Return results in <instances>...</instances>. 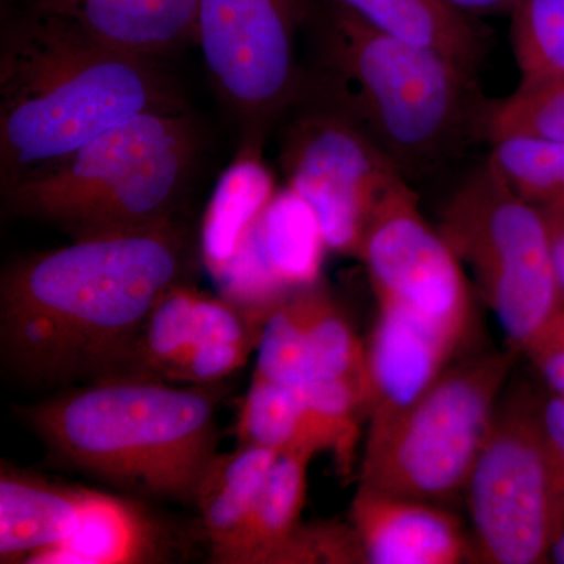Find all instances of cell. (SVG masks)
Instances as JSON below:
<instances>
[{"instance_id": "cell-15", "label": "cell", "mask_w": 564, "mask_h": 564, "mask_svg": "<svg viewBox=\"0 0 564 564\" xmlns=\"http://www.w3.org/2000/svg\"><path fill=\"white\" fill-rule=\"evenodd\" d=\"M199 0H36L111 50L155 61L195 43Z\"/></svg>"}, {"instance_id": "cell-5", "label": "cell", "mask_w": 564, "mask_h": 564, "mask_svg": "<svg viewBox=\"0 0 564 564\" xmlns=\"http://www.w3.org/2000/svg\"><path fill=\"white\" fill-rule=\"evenodd\" d=\"M199 154L202 132L187 110L150 111L11 185L3 203L73 240L141 231L174 220Z\"/></svg>"}, {"instance_id": "cell-8", "label": "cell", "mask_w": 564, "mask_h": 564, "mask_svg": "<svg viewBox=\"0 0 564 564\" xmlns=\"http://www.w3.org/2000/svg\"><path fill=\"white\" fill-rule=\"evenodd\" d=\"M313 0H199L195 43L240 147L262 150L270 129L306 96L300 32Z\"/></svg>"}, {"instance_id": "cell-29", "label": "cell", "mask_w": 564, "mask_h": 564, "mask_svg": "<svg viewBox=\"0 0 564 564\" xmlns=\"http://www.w3.org/2000/svg\"><path fill=\"white\" fill-rule=\"evenodd\" d=\"M292 293L274 304L267 317L256 350L254 373L274 383L302 388L313 383L314 377Z\"/></svg>"}, {"instance_id": "cell-3", "label": "cell", "mask_w": 564, "mask_h": 564, "mask_svg": "<svg viewBox=\"0 0 564 564\" xmlns=\"http://www.w3.org/2000/svg\"><path fill=\"white\" fill-rule=\"evenodd\" d=\"M304 101L355 122L410 182L488 140L492 107L477 74L454 58L375 31L332 2L315 32Z\"/></svg>"}, {"instance_id": "cell-16", "label": "cell", "mask_w": 564, "mask_h": 564, "mask_svg": "<svg viewBox=\"0 0 564 564\" xmlns=\"http://www.w3.org/2000/svg\"><path fill=\"white\" fill-rule=\"evenodd\" d=\"M87 488L52 484L2 463L0 473V562L31 556L68 540L80 524Z\"/></svg>"}, {"instance_id": "cell-35", "label": "cell", "mask_w": 564, "mask_h": 564, "mask_svg": "<svg viewBox=\"0 0 564 564\" xmlns=\"http://www.w3.org/2000/svg\"><path fill=\"white\" fill-rule=\"evenodd\" d=\"M562 315H563V318H564V310H563V313H562Z\"/></svg>"}, {"instance_id": "cell-20", "label": "cell", "mask_w": 564, "mask_h": 564, "mask_svg": "<svg viewBox=\"0 0 564 564\" xmlns=\"http://www.w3.org/2000/svg\"><path fill=\"white\" fill-rule=\"evenodd\" d=\"M317 452H284L278 456L258 502L220 564H284L293 538L302 529L310 466Z\"/></svg>"}, {"instance_id": "cell-24", "label": "cell", "mask_w": 564, "mask_h": 564, "mask_svg": "<svg viewBox=\"0 0 564 564\" xmlns=\"http://www.w3.org/2000/svg\"><path fill=\"white\" fill-rule=\"evenodd\" d=\"M202 291L182 281L152 307L122 377L152 378L174 383L195 343Z\"/></svg>"}, {"instance_id": "cell-6", "label": "cell", "mask_w": 564, "mask_h": 564, "mask_svg": "<svg viewBox=\"0 0 564 564\" xmlns=\"http://www.w3.org/2000/svg\"><path fill=\"white\" fill-rule=\"evenodd\" d=\"M437 229L464 269L473 270L510 348L524 352L564 310L543 210L485 162L445 203Z\"/></svg>"}, {"instance_id": "cell-7", "label": "cell", "mask_w": 564, "mask_h": 564, "mask_svg": "<svg viewBox=\"0 0 564 564\" xmlns=\"http://www.w3.org/2000/svg\"><path fill=\"white\" fill-rule=\"evenodd\" d=\"M518 351L451 364L384 432L366 437L359 485L447 505L464 494Z\"/></svg>"}, {"instance_id": "cell-21", "label": "cell", "mask_w": 564, "mask_h": 564, "mask_svg": "<svg viewBox=\"0 0 564 564\" xmlns=\"http://www.w3.org/2000/svg\"><path fill=\"white\" fill-rule=\"evenodd\" d=\"M280 452L239 444L207 464L195 503L210 541L212 560L220 563L242 533Z\"/></svg>"}, {"instance_id": "cell-30", "label": "cell", "mask_w": 564, "mask_h": 564, "mask_svg": "<svg viewBox=\"0 0 564 564\" xmlns=\"http://www.w3.org/2000/svg\"><path fill=\"white\" fill-rule=\"evenodd\" d=\"M563 313V311H562ZM562 313L525 348L538 372L556 395H564V318Z\"/></svg>"}, {"instance_id": "cell-22", "label": "cell", "mask_w": 564, "mask_h": 564, "mask_svg": "<svg viewBox=\"0 0 564 564\" xmlns=\"http://www.w3.org/2000/svg\"><path fill=\"white\" fill-rule=\"evenodd\" d=\"M239 444L256 445L270 451L328 452L321 426L302 388L274 383L252 373L250 389L245 395L237 419Z\"/></svg>"}, {"instance_id": "cell-31", "label": "cell", "mask_w": 564, "mask_h": 564, "mask_svg": "<svg viewBox=\"0 0 564 564\" xmlns=\"http://www.w3.org/2000/svg\"><path fill=\"white\" fill-rule=\"evenodd\" d=\"M540 423L545 455L564 514V395L554 393L540 404Z\"/></svg>"}, {"instance_id": "cell-34", "label": "cell", "mask_w": 564, "mask_h": 564, "mask_svg": "<svg viewBox=\"0 0 564 564\" xmlns=\"http://www.w3.org/2000/svg\"><path fill=\"white\" fill-rule=\"evenodd\" d=\"M551 558L555 563L564 564V530L558 538H556L555 544L552 545Z\"/></svg>"}, {"instance_id": "cell-28", "label": "cell", "mask_w": 564, "mask_h": 564, "mask_svg": "<svg viewBox=\"0 0 564 564\" xmlns=\"http://www.w3.org/2000/svg\"><path fill=\"white\" fill-rule=\"evenodd\" d=\"M302 391L337 470L348 480L355 470L362 419H367L361 389L347 381L317 380L302 386Z\"/></svg>"}, {"instance_id": "cell-33", "label": "cell", "mask_w": 564, "mask_h": 564, "mask_svg": "<svg viewBox=\"0 0 564 564\" xmlns=\"http://www.w3.org/2000/svg\"><path fill=\"white\" fill-rule=\"evenodd\" d=\"M456 9L470 17L511 13L518 0H448Z\"/></svg>"}, {"instance_id": "cell-18", "label": "cell", "mask_w": 564, "mask_h": 564, "mask_svg": "<svg viewBox=\"0 0 564 564\" xmlns=\"http://www.w3.org/2000/svg\"><path fill=\"white\" fill-rule=\"evenodd\" d=\"M375 31L454 58L477 74L488 36L470 14L448 0H328Z\"/></svg>"}, {"instance_id": "cell-4", "label": "cell", "mask_w": 564, "mask_h": 564, "mask_svg": "<svg viewBox=\"0 0 564 564\" xmlns=\"http://www.w3.org/2000/svg\"><path fill=\"white\" fill-rule=\"evenodd\" d=\"M41 441L80 473L117 488L195 502L217 455L209 393L152 378L115 377L24 410Z\"/></svg>"}, {"instance_id": "cell-17", "label": "cell", "mask_w": 564, "mask_h": 564, "mask_svg": "<svg viewBox=\"0 0 564 564\" xmlns=\"http://www.w3.org/2000/svg\"><path fill=\"white\" fill-rule=\"evenodd\" d=\"M159 530L143 508L120 496L88 489L80 524L68 540L29 564H139L158 556Z\"/></svg>"}, {"instance_id": "cell-12", "label": "cell", "mask_w": 564, "mask_h": 564, "mask_svg": "<svg viewBox=\"0 0 564 564\" xmlns=\"http://www.w3.org/2000/svg\"><path fill=\"white\" fill-rule=\"evenodd\" d=\"M326 250L328 243L313 209L285 185L274 193L215 285L226 299L269 313L292 292L321 282Z\"/></svg>"}, {"instance_id": "cell-13", "label": "cell", "mask_w": 564, "mask_h": 564, "mask_svg": "<svg viewBox=\"0 0 564 564\" xmlns=\"http://www.w3.org/2000/svg\"><path fill=\"white\" fill-rule=\"evenodd\" d=\"M458 351L413 315L378 304L377 322L366 343V437L384 432L406 413Z\"/></svg>"}, {"instance_id": "cell-32", "label": "cell", "mask_w": 564, "mask_h": 564, "mask_svg": "<svg viewBox=\"0 0 564 564\" xmlns=\"http://www.w3.org/2000/svg\"><path fill=\"white\" fill-rule=\"evenodd\" d=\"M541 210H543L545 223H547L556 272H558L564 288V206L545 207Z\"/></svg>"}, {"instance_id": "cell-23", "label": "cell", "mask_w": 564, "mask_h": 564, "mask_svg": "<svg viewBox=\"0 0 564 564\" xmlns=\"http://www.w3.org/2000/svg\"><path fill=\"white\" fill-rule=\"evenodd\" d=\"M302 322L313 381H347L366 399V344L321 282L292 293Z\"/></svg>"}, {"instance_id": "cell-14", "label": "cell", "mask_w": 564, "mask_h": 564, "mask_svg": "<svg viewBox=\"0 0 564 564\" xmlns=\"http://www.w3.org/2000/svg\"><path fill=\"white\" fill-rule=\"evenodd\" d=\"M350 524L370 564L477 562L474 540L444 505L359 485Z\"/></svg>"}, {"instance_id": "cell-9", "label": "cell", "mask_w": 564, "mask_h": 564, "mask_svg": "<svg viewBox=\"0 0 564 564\" xmlns=\"http://www.w3.org/2000/svg\"><path fill=\"white\" fill-rule=\"evenodd\" d=\"M464 496L478 563L551 558L564 514L545 455L540 404L532 397L518 393L499 404Z\"/></svg>"}, {"instance_id": "cell-27", "label": "cell", "mask_w": 564, "mask_h": 564, "mask_svg": "<svg viewBox=\"0 0 564 564\" xmlns=\"http://www.w3.org/2000/svg\"><path fill=\"white\" fill-rule=\"evenodd\" d=\"M510 17L521 80L564 74V0H518Z\"/></svg>"}, {"instance_id": "cell-10", "label": "cell", "mask_w": 564, "mask_h": 564, "mask_svg": "<svg viewBox=\"0 0 564 564\" xmlns=\"http://www.w3.org/2000/svg\"><path fill=\"white\" fill-rule=\"evenodd\" d=\"M296 109L280 140L288 187L313 209L329 250L359 259L378 207L408 180L383 150L339 111L314 101L300 102Z\"/></svg>"}, {"instance_id": "cell-25", "label": "cell", "mask_w": 564, "mask_h": 564, "mask_svg": "<svg viewBox=\"0 0 564 564\" xmlns=\"http://www.w3.org/2000/svg\"><path fill=\"white\" fill-rule=\"evenodd\" d=\"M489 166L533 206H564V141L511 135L491 141Z\"/></svg>"}, {"instance_id": "cell-19", "label": "cell", "mask_w": 564, "mask_h": 564, "mask_svg": "<svg viewBox=\"0 0 564 564\" xmlns=\"http://www.w3.org/2000/svg\"><path fill=\"white\" fill-rule=\"evenodd\" d=\"M278 192L262 150L239 147L212 193L202 225V256L212 280L225 274Z\"/></svg>"}, {"instance_id": "cell-2", "label": "cell", "mask_w": 564, "mask_h": 564, "mask_svg": "<svg viewBox=\"0 0 564 564\" xmlns=\"http://www.w3.org/2000/svg\"><path fill=\"white\" fill-rule=\"evenodd\" d=\"M185 110L154 61L115 51L57 14L33 10L0 50L2 192L139 115Z\"/></svg>"}, {"instance_id": "cell-1", "label": "cell", "mask_w": 564, "mask_h": 564, "mask_svg": "<svg viewBox=\"0 0 564 564\" xmlns=\"http://www.w3.org/2000/svg\"><path fill=\"white\" fill-rule=\"evenodd\" d=\"M191 256L172 220L18 259L0 281L3 362L31 384L122 377L152 307L185 281Z\"/></svg>"}, {"instance_id": "cell-26", "label": "cell", "mask_w": 564, "mask_h": 564, "mask_svg": "<svg viewBox=\"0 0 564 564\" xmlns=\"http://www.w3.org/2000/svg\"><path fill=\"white\" fill-rule=\"evenodd\" d=\"M511 135L564 141V74L521 80L508 98L492 102L488 141Z\"/></svg>"}, {"instance_id": "cell-11", "label": "cell", "mask_w": 564, "mask_h": 564, "mask_svg": "<svg viewBox=\"0 0 564 564\" xmlns=\"http://www.w3.org/2000/svg\"><path fill=\"white\" fill-rule=\"evenodd\" d=\"M359 259L381 306L413 315L462 350L474 334L473 291L464 265L440 229L423 217L411 182L378 207Z\"/></svg>"}]
</instances>
